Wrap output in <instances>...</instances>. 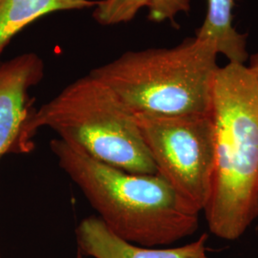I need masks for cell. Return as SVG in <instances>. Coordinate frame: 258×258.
Listing matches in <instances>:
<instances>
[{"instance_id":"obj_5","label":"cell","mask_w":258,"mask_h":258,"mask_svg":"<svg viewBox=\"0 0 258 258\" xmlns=\"http://www.w3.org/2000/svg\"><path fill=\"white\" fill-rule=\"evenodd\" d=\"M134 115L157 174L194 212H204L211 194L214 161L211 113Z\"/></svg>"},{"instance_id":"obj_13","label":"cell","mask_w":258,"mask_h":258,"mask_svg":"<svg viewBox=\"0 0 258 258\" xmlns=\"http://www.w3.org/2000/svg\"><path fill=\"white\" fill-rule=\"evenodd\" d=\"M77 258H83V255L79 252V253H78V257Z\"/></svg>"},{"instance_id":"obj_1","label":"cell","mask_w":258,"mask_h":258,"mask_svg":"<svg viewBox=\"0 0 258 258\" xmlns=\"http://www.w3.org/2000/svg\"><path fill=\"white\" fill-rule=\"evenodd\" d=\"M211 117L214 161L204 212L212 233L236 240L258 218V81L248 66L218 68Z\"/></svg>"},{"instance_id":"obj_6","label":"cell","mask_w":258,"mask_h":258,"mask_svg":"<svg viewBox=\"0 0 258 258\" xmlns=\"http://www.w3.org/2000/svg\"><path fill=\"white\" fill-rule=\"evenodd\" d=\"M44 71V61L36 53L0 62V158L13 148L24 151V129L35 111L29 92L42 81Z\"/></svg>"},{"instance_id":"obj_3","label":"cell","mask_w":258,"mask_h":258,"mask_svg":"<svg viewBox=\"0 0 258 258\" xmlns=\"http://www.w3.org/2000/svg\"><path fill=\"white\" fill-rule=\"evenodd\" d=\"M217 55L212 42L187 37L172 48L125 52L89 74L134 114L204 115L211 113Z\"/></svg>"},{"instance_id":"obj_12","label":"cell","mask_w":258,"mask_h":258,"mask_svg":"<svg viewBox=\"0 0 258 258\" xmlns=\"http://www.w3.org/2000/svg\"><path fill=\"white\" fill-rule=\"evenodd\" d=\"M249 66H248V67L250 69V71L253 73V75L255 76V78L257 79L258 81V52L249 55Z\"/></svg>"},{"instance_id":"obj_7","label":"cell","mask_w":258,"mask_h":258,"mask_svg":"<svg viewBox=\"0 0 258 258\" xmlns=\"http://www.w3.org/2000/svg\"><path fill=\"white\" fill-rule=\"evenodd\" d=\"M79 252L92 258H212L208 253L209 235L176 248H148L122 239L96 216L86 217L76 230Z\"/></svg>"},{"instance_id":"obj_10","label":"cell","mask_w":258,"mask_h":258,"mask_svg":"<svg viewBox=\"0 0 258 258\" xmlns=\"http://www.w3.org/2000/svg\"><path fill=\"white\" fill-rule=\"evenodd\" d=\"M151 0H99L92 17L102 26L128 23L137 16L139 11L148 8Z\"/></svg>"},{"instance_id":"obj_11","label":"cell","mask_w":258,"mask_h":258,"mask_svg":"<svg viewBox=\"0 0 258 258\" xmlns=\"http://www.w3.org/2000/svg\"><path fill=\"white\" fill-rule=\"evenodd\" d=\"M190 0H151L148 6V19L161 23L170 21L175 23L176 16L190 11Z\"/></svg>"},{"instance_id":"obj_9","label":"cell","mask_w":258,"mask_h":258,"mask_svg":"<svg viewBox=\"0 0 258 258\" xmlns=\"http://www.w3.org/2000/svg\"><path fill=\"white\" fill-rule=\"evenodd\" d=\"M232 7L233 0H208L206 18L195 37L212 42L229 62L245 64L249 56L247 35L237 32L232 25Z\"/></svg>"},{"instance_id":"obj_8","label":"cell","mask_w":258,"mask_h":258,"mask_svg":"<svg viewBox=\"0 0 258 258\" xmlns=\"http://www.w3.org/2000/svg\"><path fill=\"white\" fill-rule=\"evenodd\" d=\"M99 0H0V55L10 41L37 19L55 12L95 8Z\"/></svg>"},{"instance_id":"obj_4","label":"cell","mask_w":258,"mask_h":258,"mask_svg":"<svg viewBox=\"0 0 258 258\" xmlns=\"http://www.w3.org/2000/svg\"><path fill=\"white\" fill-rule=\"evenodd\" d=\"M43 127L104 164L131 173L157 174L134 113L91 74L35 109L24 129V151L30 139Z\"/></svg>"},{"instance_id":"obj_2","label":"cell","mask_w":258,"mask_h":258,"mask_svg":"<svg viewBox=\"0 0 258 258\" xmlns=\"http://www.w3.org/2000/svg\"><path fill=\"white\" fill-rule=\"evenodd\" d=\"M58 166L113 233L143 247L168 246L199 227L194 212L158 174H137L100 162L60 139L50 142Z\"/></svg>"}]
</instances>
